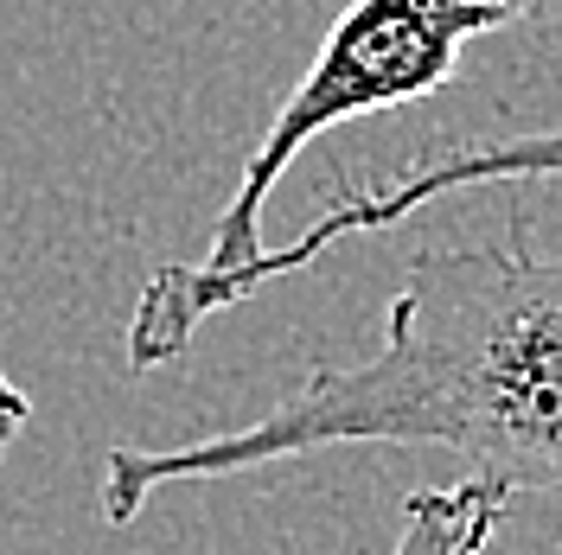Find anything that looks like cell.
<instances>
[{
    "mask_svg": "<svg viewBox=\"0 0 562 555\" xmlns=\"http://www.w3.org/2000/svg\"><path fill=\"white\" fill-rule=\"evenodd\" d=\"M498 179H562V128L498 135V140H448V147H428L409 173L378 179V185H346V179H339L333 199L319 205V217L294 237V243L262 249V256H249L244 269H231V275L205 281V275H192L186 262H160L154 275L140 281L135 319H128V371L173 364L211 313L244 307L256 287H269V281L319 262L333 243L390 230V224H403L409 211L435 205V199H448V192L498 185Z\"/></svg>",
    "mask_w": 562,
    "mask_h": 555,
    "instance_id": "3",
    "label": "cell"
},
{
    "mask_svg": "<svg viewBox=\"0 0 562 555\" xmlns=\"http://www.w3.org/2000/svg\"><path fill=\"white\" fill-rule=\"evenodd\" d=\"M326 448H448L467 479L562 486V256L525 224L498 243H435L403 269L384 339L358 364H314L307 383L244 428L186 448H109L103 523H135L160 486L231 479Z\"/></svg>",
    "mask_w": 562,
    "mask_h": 555,
    "instance_id": "1",
    "label": "cell"
},
{
    "mask_svg": "<svg viewBox=\"0 0 562 555\" xmlns=\"http://www.w3.org/2000/svg\"><path fill=\"white\" fill-rule=\"evenodd\" d=\"M26 416H33V403H26V389L0 371V460H7V448L20 441V428H26Z\"/></svg>",
    "mask_w": 562,
    "mask_h": 555,
    "instance_id": "5",
    "label": "cell"
},
{
    "mask_svg": "<svg viewBox=\"0 0 562 555\" xmlns=\"http://www.w3.org/2000/svg\"><path fill=\"white\" fill-rule=\"evenodd\" d=\"M537 7L543 0H351L333 20V33L319 38L307 77L281 97L262 140L249 147L244 179L211 224V249L186 269L211 281L244 269L249 256H262L269 249L262 205H269L276 179L294 167V154H307V140H319L339 122H358V115H384V109L435 97L473 38L498 33L512 20H530Z\"/></svg>",
    "mask_w": 562,
    "mask_h": 555,
    "instance_id": "2",
    "label": "cell"
},
{
    "mask_svg": "<svg viewBox=\"0 0 562 555\" xmlns=\"http://www.w3.org/2000/svg\"><path fill=\"white\" fill-rule=\"evenodd\" d=\"M512 511V491L492 479H454V486H416L403 498L390 555H480Z\"/></svg>",
    "mask_w": 562,
    "mask_h": 555,
    "instance_id": "4",
    "label": "cell"
}]
</instances>
